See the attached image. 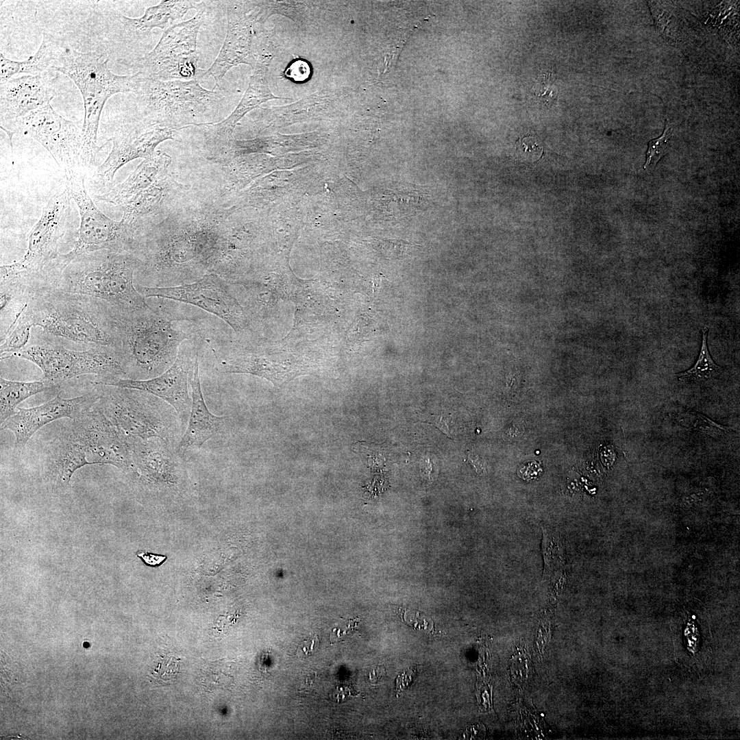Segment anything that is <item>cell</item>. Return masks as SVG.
Masks as SVG:
<instances>
[{
  "mask_svg": "<svg viewBox=\"0 0 740 740\" xmlns=\"http://www.w3.org/2000/svg\"><path fill=\"white\" fill-rule=\"evenodd\" d=\"M119 352L125 378L148 380L167 370L191 334L175 320L149 306L128 312L112 309Z\"/></svg>",
  "mask_w": 740,
  "mask_h": 740,
  "instance_id": "obj_1",
  "label": "cell"
},
{
  "mask_svg": "<svg viewBox=\"0 0 740 740\" xmlns=\"http://www.w3.org/2000/svg\"><path fill=\"white\" fill-rule=\"evenodd\" d=\"M139 260L133 253L98 250L75 258L53 289L90 297L113 310L128 312L149 305L134 282Z\"/></svg>",
  "mask_w": 740,
  "mask_h": 740,
  "instance_id": "obj_2",
  "label": "cell"
},
{
  "mask_svg": "<svg viewBox=\"0 0 740 740\" xmlns=\"http://www.w3.org/2000/svg\"><path fill=\"white\" fill-rule=\"evenodd\" d=\"M26 311L34 327L82 344L116 348L112 308L97 299L54 289L37 293Z\"/></svg>",
  "mask_w": 740,
  "mask_h": 740,
  "instance_id": "obj_3",
  "label": "cell"
},
{
  "mask_svg": "<svg viewBox=\"0 0 740 740\" xmlns=\"http://www.w3.org/2000/svg\"><path fill=\"white\" fill-rule=\"evenodd\" d=\"M105 53L62 48L51 69L69 77L81 92L84 107L80 165L91 166L101 147L97 145L101 114L107 100L117 93H135L139 73L118 75L109 69Z\"/></svg>",
  "mask_w": 740,
  "mask_h": 740,
  "instance_id": "obj_4",
  "label": "cell"
},
{
  "mask_svg": "<svg viewBox=\"0 0 740 740\" xmlns=\"http://www.w3.org/2000/svg\"><path fill=\"white\" fill-rule=\"evenodd\" d=\"M95 383L96 406L123 435L158 437L177 445L184 425L171 405L143 391Z\"/></svg>",
  "mask_w": 740,
  "mask_h": 740,
  "instance_id": "obj_5",
  "label": "cell"
},
{
  "mask_svg": "<svg viewBox=\"0 0 740 740\" xmlns=\"http://www.w3.org/2000/svg\"><path fill=\"white\" fill-rule=\"evenodd\" d=\"M71 199L66 189L50 199L30 232L24 257L1 265L0 280L11 281L34 293L55 286L65 269L58 248Z\"/></svg>",
  "mask_w": 740,
  "mask_h": 740,
  "instance_id": "obj_6",
  "label": "cell"
},
{
  "mask_svg": "<svg viewBox=\"0 0 740 740\" xmlns=\"http://www.w3.org/2000/svg\"><path fill=\"white\" fill-rule=\"evenodd\" d=\"M134 93L140 103L143 119L162 127L174 130L199 125L198 121L219 107V91L203 88L197 79L162 82L140 73Z\"/></svg>",
  "mask_w": 740,
  "mask_h": 740,
  "instance_id": "obj_7",
  "label": "cell"
},
{
  "mask_svg": "<svg viewBox=\"0 0 740 740\" xmlns=\"http://www.w3.org/2000/svg\"><path fill=\"white\" fill-rule=\"evenodd\" d=\"M12 357L29 360L38 367L42 372L41 379L52 389L58 388L64 382L82 375H96L101 382L125 378L119 352L110 347L97 346L84 351H73L43 343L29 345L8 356Z\"/></svg>",
  "mask_w": 740,
  "mask_h": 740,
  "instance_id": "obj_8",
  "label": "cell"
},
{
  "mask_svg": "<svg viewBox=\"0 0 740 740\" xmlns=\"http://www.w3.org/2000/svg\"><path fill=\"white\" fill-rule=\"evenodd\" d=\"M65 173L66 189L80 214L78 237L73 249L62 254L67 267L76 257L98 250L136 254L140 245L136 226L123 219L115 221L101 212L88 194L84 176L77 170Z\"/></svg>",
  "mask_w": 740,
  "mask_h": 740,
  "instance_id": "obj_9",
  "label": "cell"
},
{
  "mask_svg": "<svg viewBox=\"0 0 740 740\" xmlns=\"http://www.w3.org/2000/svg\"><path fill=\"white\" fill-rule=\"evenodd\" d=\"M83 123L67 120L50 103L16 120L5 131L30 136L42 145L64 172L80 165Z\"/></svg>",
  "mask_w": 740,
  "mask_h": 740,
  "instance_id": "obj_10",
  "label": "cell"
},
{
  "mask_svg": "<svg viewBox=\"0 0 740 740\" xmlns=\"http://www.w3.org/2000/svg\"><path fill=\"white\" fill-rule=\"evenodd\" d=\"M136 286L145 299L163 298L193 305L220 318L235 332L247 325L242 306L229 291L227 282L217 274H206L192 283L177 286Z\"/></svg>",
  "mask_w": 740,
  "mask_h": 740,
  "instance_id": "obj_11",
  "label": "cell"
},
{
  "mask_svg": "<svg viewBox=\"0 0 740 740\" xmlns=\"http://www.w3.org/2000/svg\"><path fill=\"white\" fill-rule=\"evenodd\" d=\"M72 421L69 429L83 446L90 465L108 464L135 472L126 436L95 404Z\"/></svg>",
  "mask_w": 740,
  "mask_h": 740,
  "instance_id": "obj_12",
  "label": "cell"
},
{
  "mask_svg": "<svg viewBox=\"0 0 740 740\" xmlns=\"http://www.w3.org/2000/svg\"><path fill=\"white\" fill-rule=\"evenodd\" d=\"M197 356L195 345L187 340L181 345L174 363L155 378L148 380L117 378L109 382H96L143 391L160 398L175 409L184 426L189 419L192 405L188 376Z\"/></svg>",
  "mask_w": 740,
  "mask_h": 740,
  "instance_id": "obj_13",
  "label": "cell"
},
{
  "mask_svg": "<svg viewBox=\"0 0 740 740\" xmlns=\"http://www.w3.org/2000/svg\"><path fill=\"white\" fill-rule=\"evenodd\" d=\"M176 130L162 127L145 119L122 123L112 132L108 140L112 149L96 172V178L102 185H110L116 171L128 162L146 158L155 152L158 144L166 140H175Z\"/></svg>",
  "mask_w": 740,
  "mask_h": 740,
  "instance_id": "obj_14",
  "label": "cell"
},
{
  "mask_svg": "<svg viewBox=\"0 0 740 740\" xmlns=\"http://www.w3.org/2000/svg\"><path fill=\"white\" fill-rule=\"evenodd\" d=\"M227 25L225 38L221 50L212 64L204 71L199 79L212 77L215 86L219 84L227 72L241 64L254 67L256 62L251 51L252 31L257 21L258 9L254 1H226Z\"/></svg>",
  "mask_w": 740,
  "mask_h": 740,
  "instance_id": "obj_15",
  "label": "cell"
},
{
  "mask_svg": "<svg viewBox=\"0 0 740 740\" xmlns=\"http://www.w3.org/2000/svg\"><path fill=\"white\" fill-rule=\"evenodd\" d=\"M98 399L94 389L82 396L62 398L59 394L40 406L16 408L17 411L1 424V430L15 436L14 449L23 450L29 439L42 426L60 419L73 420L90 409Z\"/></svg>",
  "mask_w": 740,
  "mask_h": 740,
  "instance_id": "obj_16",
  "label": "cell"
},
{
  "mask_svg": "<svg viewBox=\"0 0 740 740\" xmlns=\"http://www.w3.org/2000/svg\"><path fill=\"white\" fill-rule=\"evenodd\" d=\"M217 360L220 372L254 375L278 387L312 369L308 361L286 353L234 352L219 356Z\"/></svg>",
  "mask_w": 740,
  "mask_h": 740,
  "instance_id": "obj_17",
  "label": "cell"
},
{
  "mask_svg": "<svg viewBox=\"0 0 740 740\" xmlns=\"http://www.w3.org/2000/svg\"><path fill=\"white\" fill-rule=\"evenodd\" d=\"M53 97L45 75H25L1 84V128L5 130L16 120L50 103Z\"/></svg>",
  "mask_w": 740,
  "mask_h": 740,
  "instance_id": "obj_18",
  "label": "cell"
},
{
  "mask_svg": "<svg viewBox=\"0 0 740 740\" xmlns=\"http://www.w3.org/2000/svg\"><path fill=\"white\" fill-rule=\"evenodd\" d=\"M192 405L188 423L176 449L181 456L195 449L214 436L224 425L225 417L210 412L201 391L199 374L198 356L196 357L190 379Z\"/></svg>",
  "mask_w": 740,
  "mask_h": 740,
  "instance_id": "obj_19",
  "label": "cell"
},
{
  "mask_svg": "<svg viewBox=\"0 0 740 740\" xmlns=\"http://www.w3.org/2000/svg\"><path fill=\"white\" fill-rule=\"evenodd\" d=\"M272 59L273 56L270 53L259 56L253 68L248 87L235 110L223 121L216 124L212 123L215 138L221 143L232 138L235 126L249 111L269 100L290 99L275 96L270 90L268 72Z\"/></svg>",
  "mask_w": 740,
  "mask_h": 740,
  "instance_id": "obj_20",
  "label": "cell"
},
{
  "mask_svg": "<svg viewBox=\"0 0 740 740\" xmlns=\"http://www.w3.org/2000/svg\"><path fill=\"white\" fill-rule=\"evenodd\" d=\"M170 161L171 158L166 153L155 151L145 158L123 183L95 198L122 208L163 175Z\"/></svg>",
  "mask_w": 740,
  "mask_h": 740,
  "instance_id": "obj_21",
  "label": "cell"
},
{
  "mask_svg": "<svg viewBox=\"0 0 740 740\" xmlns=\"http://www.w3.org/2000/svg\"><path fill=\"white\" fill-rule=\"evenodd\" d=\"M45 456L47 473L60 486L68 485L77 469L90 465L83 446L69 428L51 441Z\"/></svg>",
  "mask_w": 740,
  "mask_h": 740,
  "instance_id": "obj_22",
  "label": "cell"
},
{
  "mask_svg": "<svg viewBox=\"0 0 740 740\" xmlns=\"http://www.w3.org/2000/svg\"><path fill=\"white\" fill-rule=\"evenodd\" d=\"M204 11L203 7L192 18L163 31L156 47L143 58L151 60L177 58L197 53V40Z\"/></svg>",
  "mask_w": 740,
  "mask_h": 740,
  "instance_id": "obj_23",
  "label": "cell"
},
{
  "mask_svg": "<svg viewBox=\"0 0 740 740\" xmlns=\"http://www.w3.org/2000/svg\"><path fill=\"white\" fill-rule=\"evenodd\" d=\"M203 7L204 3L201 1L162 0L158 5L147 8L140 17L122 16L121 20L125 26L138 32L151 31L153 28L164 31L173 22L182 18L190 9L198 11Z\"/></svg>",
  "mask_w": 740,
  "mask_h": 740,
  "instance_id": "obj_24",
  "label": "cell"
},
{
  "mask_svg": "<svg viewBox=\"0 0 740 740\" xmlns=\"http://www.w3.org/2000/svg\"><path fill=\"white\" fill-rule=\"evenodd\" d=\"M58 42L44 33L42 43L38 51L24 61L8 59L0 53V84L12 79L15 74L43 75L51 69L61 49Z\"/></svg>",
  "mask_w": 740,
  "mask_h": 740,
  "instance_id": "obj_25",
  "label": "cell"
},
{
  "mask_svg": "<svg viewBox=\"0 0 740 740\" xmlns=\"http://www.w3.org/2000/svg\"><path fill=\"white\" fill-rule=\"evenodd\" d=\"M0 422L3 423L16 411L19 404L39 393L52 390L44 380L12 381L0 378Z\"/></svg>",
  "mask_w": 740,
  "mask_h": 740,
  "instance_id": "obj_26",
  "label": "cell"
},
{
  "mask_svg": "<svg viewBox=\"0 0 740 740\" xmlns=\"http://www.w3.org/2000/svg\"><path fill=\"white\" fill-rule=\"evenodd\" d=\"M25 306L22 312L14 319L5 333L1 336V359L8 358L27 346L31 328L34 327Z\"/></svg>",
  "mask_w": 740,
  "mask_h": 740,
  "instance_id": "obj_27",
  "label": "cell"
},
{
  "mask_svg": "<svg viewBox=\"0 0 740 740\" xmlns=\"http://www.w3.org/2000/svg\"><path fill=\"white\" fill-rule=\"evenodd\" d=\"M708 327L704 325L702 328V343L698 358L690 369L676 374L678 380L694 382L706 381L715 376L721 369L720 366L713 361L708 351Z\"/></svg>",
  "mask_w": 740,
  "mask_h": 740,
  "instance_id": "obj_28",
  "label": "cell"
},
{
  "mask_svg": "<svg viewBox=\"0 0 740 740\" xmlns=\"http://www.w3.org/2000/svg\"><path fill=\"white\" fill-rule=\"evenodd\" d=\"M677 422L684 428L714 439L724 436L731 427L724 426L706 416L691 409L680 410L676 417Z\"/></svg>",
  "mask_w": 740,
  "mask_h": 740,
  "instance_id": "obj_29",
  "label": "cell"
},
{
  "mask_svg": "<svg viewBox=\"0 0 740 740\" xmlns=\"http://www.w3.org/2000/svg\"><path fill=\"white\" fill-rule=\"evenodd\" d=\"M673 125L666 120L662 135L648 142L645 152V162L643 165L644 169L654 167L661 158L667 153L670 147V139L673 136Z\"/></svg>",
  "mask_w": 740,
  "mask_h": 740,
  "instance_id": "obj_30",
  "label": "cell"
},
{
  "mask_svg": "<svg viewBox=\"0 0 740 740\" xmlns=\"http://www.w3.org/2000/svg\"><path fill=\"white\" fill-rule=\"evenodd\" d=\"M180 661V658L172 654L162 656L153 670L154 678L164 683L173 682L178 675Z\"/></svg>",
  "mask_w": 740,
  "mask_h": 740,
  "instance_id": "obj_31",
  "label": "cell"
},
{
  "mask_svg": "<svg viewBox=\"0 0 740 740\" xmlns=\"http://www.w3.org/2000/svg\"><path fill=\"white\" fill-rule=\"evenodd\" d=\"M311 68L309 63L303 59H295L289 64L284 72L286 77L295 82H304L309 78Z\"/></svg>",
  "mask_w": 740,
  "mask_h": 740,
  "instance_id": "obj_32",
  "label": "cell"
},
{
  "mask_svg": "<svg viewBox=\"0 0 740 740\" xmlns=\"http://www.w3.org/2000/svg\"><path fill=\"white\" fill-rule=\"evenodd\" d=\"M430 422H432V424L438 427V428H439L448 437L452 438L450 426H449V420L445 416H432L430 417Z\"/></svg>",
  "mask_w": 740,
  "mask_h": 740,
  "instance_id": "obj_33",
  "label": "cell"
},
{
  "mask_svg": "<svg viewBox=\"0 0 740 740\" xmlns=\"http://www.w3.org/2000/svg\"><path fill=\"white\" fill-rule=\"evenodd\" d=\"M138 556L140 557L143 561L148 565L156 566L160 565L164 562L166 556L150 554V553H139Z\"/></svg>",
  "mask_w": 740,
  "mask_h": 740,
  "instance_id": "obj_34",
  "label": "cell"
},
{
  "mask_svg": "<svg viewBox=\"0 0 740 740\" xmlns=\"http://www.w3.org/2000/svg\"><path fill=\"white\" fill-rule=\"evenodd\" d=\"M317 640L318 637H317V636H312L308 639L305 640L300 645L301 650H301V652H304L305 655L309 654L308 647H310L311 651L312 652Z\"/></svg>",
  "mask_w": 740,
  "mask_h": 740,
  "instance_id": "obj_35",
  "label": "cell"
},
{
  "mask_svg": "<svg viewBox=\"0 0 740 740\" xmlns=\"http://www.w3.org/2000/svg\"><path fill=\"white\" fill-rule=\"evenodd\" d=\"M384 669L378 667L376 669H373L372 671V672L370 673V679L372 681H377L380 678H382V676L384 675Z\"/></svg>",
  "mask_w": 740,
  "mask_h": 740,
  "instance_id": "obj_36",
  "label": "cell"
}]
</instances>
